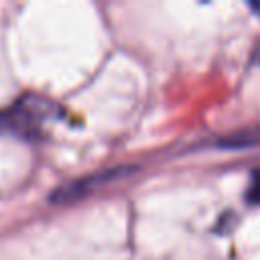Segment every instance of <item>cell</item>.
Instances as JSON below:
<instances>
[{"label": "cell", "mask_w": 260, "mask_h": 260, "mask_svg": "<svg viewBox=\"0 0 260 260\" xmlns=\"http://www.w3.org/2000/svg\"><path fill=\"white\" fill-rule=\"evenodd\" d=\"M57 114V106L43 98H22L12 108L0 112V130L14 132L24 138L39 136L43 124Z\"/></svg>", "instance_id": "cell-1"}, {"label": "cell", "mask_w": 260, "mask_h": 260, "mask_svg": "<svg viewBox=\"0 0 260 260\" xmlns=\"http://www.w3.org/2000/svg\"><path fill=\"white\" fill-rule=\"evenodd\" d=\"M246 197H248V201H250V203L260 205V169H256V171L252 173V179H250V185H248Z\"/></svg>", "instance_id": "cell-2"}]
</instances>
